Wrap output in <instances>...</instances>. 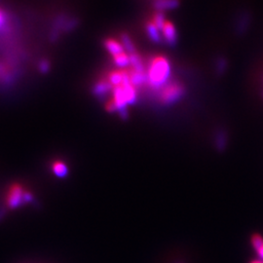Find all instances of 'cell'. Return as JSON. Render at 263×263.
Listing matches in <instances>:
<instances>
[{
  "label": "cell",
  "mask_w": 263,
  "mask_h": 263,
  "mask_svg": "<svg viewBox=\"0 0 263 263\" xmlns=\"http://www.w3.org/2000/svg\"><path fill=\"white\" fill-rule=\"evenodd\" d=\"M257 253H258V255L260 257V260L263 261V245L257 251Z\"/></svg>",
  "instance_id": "e0dca14e"
},
{
  "label": "cell",
  "mask_w": 263,
  "mask_h": 263,
  "mask_svg": "<svg viewBox=\"0 0 263 263\" xmlns=\"http://www.w3.org/2000/svg\"><path fill=\"white\" fill-rule=\"evenodd\" d=\"M113 87L108 81V79H103L96 82L92 88V93L98 99H105L108 95H111Z\"/></svg>",
  "instance_id": "5b68a950"
},
{
  "label": "cell",
  "mask_w": 263,
  "mask_h": 263,
  "mask_svg": "<svg viewBox=\"0 0 263 263\" xmlns=\"http://www.w3.org/2000/svg\"><path fill=\"white\" fill-rule=\"evenodd\" d=\"M163 42H165L170 47H175L177 42V31L175 25L170 22L166 21L163 28L161 29Z\"/></svg>",
  "instance_id": "277c9868"
},
{
  "label": "cell",
  "mask_w": 263,
  "mask_h": 263,
  "mask_svg": "<svg viewBox=\"0 0 263 263\" xmlns=\"http://www.w3.org/2000/svg\"><path fill=\"white\" fill-rule=\"evenodd\" d=\"M120 41L125 49V51L130 55V54H133L136 51V48H135V45L133 43V41L132 40L131 36L128 34V33H122L121 36H120Z\"/></svg>",
  "instance_id": "9c48e42d"
},
{
  "label": "cell",
  "mask_w": 263,
  "mask_h": 263,
  "mask_svg": "<svg viewBox=\"0 0 263 263\" xmlns=\"http://www.w3.org/2000/svg\"><path fill=\"white\" fill-rule=\"evenodd\" d=\"M113 64L120 68H125L130 66V56L127 52H124L116 57L112 58Z\"/></svg>",
  "instance_id": "30bf717a"
},
{
  "label": "cell",
  "mask_w": 263,
  "mask_h": 263,
  "mask_svg": "<svg viewBox=\"0 0 263 263\" xmlns=\"http://www.w3.org/2000/svg\"><path fill=\"white\" fill-rule=\"evenodd\" d=\"M154 1H155V0H154Z\"/></svg>",
  "instance_id": "d6986e66"
},
{
  "label": "cell",
  "mask_w": 263,
  "mask_h": 263,
  "mask_svg": "<svg viewBox=\"0 0 263 263\" xmlns=\"http://www.w3.org/2000/svg\"><path fill=\"white\" fill-rule=\"evenodd\" d=\"M104 45H105L106 50L109 52V54L112 58L126 52L121 41H118L117 39H114V38H107L104 42Z\"/></svg>",
  "instance_id": "8992f818"
},
{
  "label": "cell",
  "mask_w": 263,
  "mask_h": 263,
  "mask_svg": "<svg viewBox=\"0 0 263 263\" xmlns=\"http://www.w3.org/2000/svg\"><path fill=\"white\" fill-rule=\"evenodd\" d=\"M50 67H51L50 63H49L48 61H46V60L41 61V62L39 63V65H38V68H39V70H40L42 73H46V72H48V71L50 70Z\"/></svg>",
  "instance_id": "9a60e30c"
},
{
  "label": "cell",
  "mask_w": 263,
  "mask_h": 263,
  "mask_svg": "<svg viewBox=\"0 0 263 263\" xmlns=\"http://www.w3.org/2000/svg\"><path fill=\"white\" fill-rule=\"evenodd\" d=\"M145 31L147 34V37L150 39V41H152L153 43L159 44L161 42H163V38H162V33H160L161 31L156 27V25L149 21L146 23L145 26Z\"/></svg>",
  "instance_id": "ba28073f"
},
{
  "label": "cell",
  "mask_w": 263,
  "mask_h": 263,
  "mask_svg": "<svg viewBox=\"0 0 263 263\" xmlns=\"http://www.w3.org/2000/svg\"><path fill=\"white\" fill-rule=\"evenodd\" d=\"M6 21H7V19H6V15H5L4 11H2V10L0 9V28H2V27L5 25Z\"/></svg>",
  "instance_id": "2e32d148"
},
{
  "label": "cell",
  "mask_w": 263,
  "mask_h": 263,
  "mask_svg": "<svg viewBox=\"0 0 263 263\" xmlns=\"http://www.w3.org/2000/svg\"><path fill=\"white\" fill-rule=\"evenodd\" d=\"M147 83L151 89L160 91L169 83L171 76V65L164 56H156L150 61L146 68Z\"/></svg>",
  "instance_id": "6da1fadb"
},
{
  "label": "cell",
  "mask_w": 263,
  "mask_h": 263,
  "mask_svg": "<svg viewBox=\"0 0 263 263\" xmlns=\"http://www.w3.org/2000/svg\"><path fill=\"white\" fill-rule=\"evenodd\" d=\"M159 92V100L163 105H173L177 103L185 93L184 87L178 82H171L165 85Z\"/></svg>",
  "instance_id": "7a4b0ae2"
},
{
  "label": "cell",
  "mask_w": 263,
  "mask_h": 263,
  "mask_svg": "<svg viewBox=\"0 0 263 263\" xmlns=\"http://www.w3.org/2000/svg\"><path fill=\"white\" fill-rule=\"evenodd\" d=\"M179 6V0H155L153 1V8L156 12L164 13L165 11L175 10Z\"/></svg>",
  "instance_id": "52a82bcc"
},
{
  "label": "cell",
  "mask_w": 263,
  "mask_h": 263,
  "mask_svg": "<svg viewBox=\"0 0 263 263\" xmlns=\"http://www.w3.org/2000/svg\"><path fill=\"white\" fill-rule=\"evenodd\" d=\"M52 170L54 172V174L60 177L65 176L67 174V167L65 163H63L62 161H56L53 163L52 165Z\"/></svg>",
  "instance_id": "8fae6325"
},
{
  "label": "cell",
  "mask_w": 263,
  "mask_h": 263,
  "mask_svg": "<svg viewBox=\"0 0 263 263\" xmlns=\"http://www.w3.org/2000/svg\"><path fill=\"white\" fill-rule=\"evenodd\" d=\"M166 19H165V15L164 13H161V12H155L153 17H152V20L151 22L156 25V27L161 31V29L163 28L165 22H166Z\"/></svg>",
  "instance_id": "7c38bea8"
},
{
  "label": "cell",
  "mask_w": 263,
  "mask_h": 263,
  "mask_svg": "<svg viewBox=\"0 0 263 263\" xmlns=\"http://www.w3.org/2000/svg\"><path fill=\"white\" fill-rule=\"evenodd\" d=\"M250 263H263V261L259 259V260H254V261H252Z\"/></svg>",
  "instance_id": "ac0fdd59"
},
{
  "label": "cell",
  "mask_w": 263,
  "mask_h": 263,
  "mask_svg": "<svg viewBox=\"0 0 263 263\" xmlns=\"http://www.w3.org/2000/svg\"><path fill=\"white\" fill-rule=\"evenodd\" d=\"M31 200H32L31 194L29 192L24 191L22 185L17 183L13 184L10 187L6 197L7 206L11 209H15L23 203L30 202Z\"/></svg>",
  "instance_id": "3957f363"
},
{
  "label": "cell",
  "mask_w": 263,
  "mask_h": 263,
  "mask_svg": "<svg viewBox=\"0 0 263 263\" xmlns=\"http://www.w3.org/2000/svg\"><path fill=\"white\" fill-rule=\"evenodd\" d=\"M226 61L222 58H219L217 60L216 62V70L219 74H222L224 71H225V68H226Z\"/></svg>",
  "instance_id": "4fadbf2b"
},
{
  "label": "cell",
  "mask_w": 263,
  "mask_h": 263,
  "mask_svg": "<svg viewBox=\"0 0 263 263\" xmlns=\"http://www.w3.org/2000/svg\"><path fill=\"white\" fill-rule=\"evenodd\" d=\"M252 245L254 247V249L256 251H258L263 245V238L259 235V234H255L252 236Z\"/></svg>",
  "instance_id": "5bb4252c"
}]
</instances>
